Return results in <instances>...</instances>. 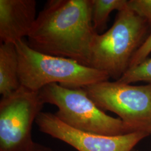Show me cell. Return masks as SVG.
Returning a JSON list of instances; mask_svg holds the SVG:
<instances>
[{"mask_svg": "<svg viewBox=\"0 0 151 151\" xmlns=\"http://www.w3.org/2000/svg\"><path fill=\"white\" fill-rule=\"evenodd\" d=\"M91 0H49L27 37L38 52L74 60L90 67L93 39Z\"/></svg>", "mask_w": 151, "mask_h": 151, "instance_id": "1", "label": "cell"}, {"mask_svg": "<svg viewBox=\"0 0 151 151\" xmlns=\"http://www.w3.org/2000/svg\"><path fill=\"white\" fill-rule=\"evenodd\" d=\"M15 46L21 86L33 91L53 83L70 88H83L110 78L106 72L74 60L38 52L24 39L17 42Z\"/></svg>", "mask_w": 151, "mask_h": 151, "instance_id": "2", "label": "cell"}, {"mask_svg": "<svg viewBox=\"0 0 151 151\" xmlns=\"http://www.w3.org/2000/svg\"><path fill=\"white\" fill-rule=\"evenodd\" d=\"M150 27L145 20L128 7L118 11L112 27L105 33L97 32L94 36L90 67L104 71L110 78L118 80L148 37Z\"/></svg>", "mask_w": 151, "mask_h": 151, "instance_id": "3", "label": "cell"}, {"mask_svg": "<svg viewBox=\"0 0 151 151\" xmlns=\"http://www.w3.org/2000/svg\"><path fill=\"white\" fill-rule=\"evenodd\" d=\"M39 93L44 104L58 108L55 115L76 129L101 135L115 136L133 133L120 119L100 109L82 88H70L57 83L50 84Z\"/></svg>", "mask_w": 151, "mask_h": 151, "instance_id": "4", "label": "cell"}, {"mask_svg": "<svg viewBox=\"0 0 151 151\" xmlns=\"http://www.w3.org/2000/svg\"><path fill=\"white\" fill-rule=\"evenodd\" d=\"M102 110L116 114L133 132L151 133V85L104 81L82 88Z\"/></svg>", "mask_w": 151, "mask_h": 151, "instance_id": "5", "label": "cell"}, {"mask_svg": "<svg viewBox=\"0 0 151 151\" xmlns=\"http://www.w3.org/2000/svg\"><path fill=\"white\" fill-rule=\"evenodd\" d=\"M44 105L39 92L22 86L0 101V151H22L34 142V122Z\"/></svg>", "mask_w": 151, "mask_h": 151, "instance_id": "6", "label": "cell"}, {"mask_svg": "<svg viewBox=\"0 0 151 151\" xmlns=\"http://www.w3.org/2000/svg\"><path fill=\"white\" fill-rule=\"evenodd\" d=\"M35 123L42 132L64 142L78 151H132L140 140L150 135L144 132L115 136L86 132L66 125L54 114L42 111L38 115Z\"/></svg>", "mask_w": 151, "mask_h": 151, "instance_id": "7", "label": "cell"}, {"mask_svg": "<svg viewBox=\"0 0 151 151\" xmlns=\"http://www.w3.org/2000/svg\"><path fill=\"white\" fill-rule=\"evenodd\" d=\"M35 0H0L1 43L27 37L37 19Z\"/></svg>", "mask_w": 151, "mask_h": 151, "instance_id": "8", "label": "cell"}, {"mask_svg": "<svg viewBox=\"0 0 151 151\" xmlns=\"http://www.w3.org/2000/svg\"><path fill=\"white\" fill-rule=\"evenodd\" d=\"M21 87L19 73V58L15 44L1 43L0 93L10 95Z\"/></svg>", "mask_w": 151, "mask_h": 151, "instance_id": "9", "label": "cell"}, {"mask_svg": "<svg viewBox=\"0 0 151 151\" xmlns=\"http://www.w3.org/2000/svg\"><path fill=\"white\" fill-rule=\"evenodd\" d=\"M127 0H91V19L94 30L97 32L105 28L110 14L127 7Z\"/></svg>", "mask_w": 151, "mask_h": 151, "instance_id": "10", "label": "cell"}, {"mask_svg": "<svg viewBox=\"0 0 151 151\" xmlns=\"http://www.w3.org/2000/svg\"><path fill=\"white\" fill-rule=\"evenodd\" d=\"M117 81L127 84L142 81L151 85V58L129 68Z\"/></svg>", "mask_w": 151, "mask_h": 151, "instance_id": "11", "label": "cell"}, {"mask_svg": "<svg viewBox=\"0 0 151 151\" xmlns=\"http://www.w3.org/2000/svg\"><path fill=\"white\" fill-rule=\"evenodd\" d=\"M127 7L145 20L151 27V0H129Z\"/></svg>", "mask_w": 151, "mask_h": 151, "instance_id": "12", "label": "cell"}, {"mask_svg": "<svg viewBox=\"0 0 151 151\" xmlns=\"http://www.w3.org/2000/svg\"><path fill=\"white\" fill-rule=\"evenodd\" d=\"M151 53V32L148 35L145 42L134 54L130 62L129 68L135 66L148 58Z\"/></svg>", "mask_w": 151, "mask_h": 151, "instance_id": "13", "label": "cell"}, {"mask_svg": "<svg viewBox=\"0 0 151 151\" xmlns=\"http://www.w3.org/2000/svg\"><path fill=\"white\" fill-rule=\"evenodd\" d=\"M22 151H54L48 147L44 146L41 144L34 142L31 146Z\"/></svg>", "mask_w": 151, "mask_h": 151, "instance_id": "14", "label": "cell"}, {"mask_svg": "<svg viewBox=\"0 0 151 151\" xmlns=\"http://www.w3.org/2000/svg\"><path fill=\"white\" fill-rule=\"evenodd\" d=\"M134 151V150H133V151Z\"/></svg>", "mask_w": 151, "mask_h": 151, "instance_id": "15", "label": "cell"}, {"mask_svg": "<svg viewBox=\"0 0 151 151\" xmlns=\"http://www.w3.org/2000/svg\"><path fill=\"white\" fill-rule=\"evenodd\" d=\"M150 135H151V134H150Z\"/></svg>", "mask_w": 151, "mask_h": 151, "instance_id": "16", "label": "cell"}]
</instances>
